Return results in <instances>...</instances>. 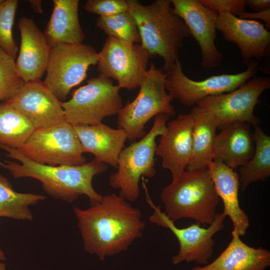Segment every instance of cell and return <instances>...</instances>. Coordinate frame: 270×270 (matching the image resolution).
<instances>
[{"label": "cell", "mask_w": 270, "mask_h": 270, "mask_svg": "<svg viewBox=\"0 0 270 270\" xmlns=\"http://www.w3.org/2000/svg\"><path fill=\"white\" fill-rule=\"evenodd\" d=\"M152 58L141 44L108 36L98 53L97 69L99 75L116 80L120 88L132 90L140 87Z\"/></svg>", "instance_id": "obj_12"}, {"label": "cell", "mask_w": 270, "mask_h": 270, "mask_svg": "<svg viewBox=\"0 0 270 270\" xmlns=\"http://www.w3.org/2000/svg\"><path fill=\"white\" fill-rule=\"evenodd\" d=\"M96 26L111 36L126 43L140 42L139 30L134 18L128 10L108 16H99Z\"/></svg>", "instance_id": "obj_28"}, {"label": "cell", "mask_w": 270, "mask_h": 270, "mask_svg": "<svg viewBox=\"0 0 270 270\" xmlns=\"http://www.w3.org/2000/svg\"><path fill=\"white\" fill-rule=\"evenodd\" d=\"M46 198L42 194L16 192L8 180L0 174V218L32 220L33 215L30 206Z\"/></svg>", "instance_id": "obj_26"}, {"label": "cell", "mask_w": 270, "mask_h": 270, "mask_svg": "<svg viewBox=\"0 0 270 270\" xmlns=\"http://www.w3.org/2000/svg\"><path fill=\"white\" fill-rule=\"evenodd\" d=\"M2 0H0V2H2Z\"/></svg>", "instance_id": "obj_38"}, {"label": "cell", "mask_w": 270, "mask_h": 270, "mask_svg": "<svg viewBox=\"0 0 270 270\" xmlns=\"http://www.w3.org/2000/svg\"><path fill=\"white\" fill-rule=\"evenodd\" d=\"M142 180L146 202L154 211L149 218L150 221L168 229L178 242V252L172 257V264L177 265L183 262L187 263L194 262L198 264H208L214 250L215 244L212 237L224 228L226 216L222 212L216 214L214 220L207 228L196 222L186 228H179L161 210L160 206L154 204L144 178Z\"/></svg>", "instance_id": "obj_8"}, {"label": "cell", "mask_w": 270, "mask_h": 270, "mask_svg": "<svg viewBox=\"0 0 270 270\" xmlns=\"http://www.w3.org/2000/svg\"><path fill=\"white\" fill-rule=\"evenodd\" d=\"M18 0H2L0 2V48L16 58L18 48L12 35Z\"/></svg>", "instance_id": "obj_30"}, {"label": "cell", "mask_w": 270, "mask_h": 270, "mask_svg": "<svg viewBox=\"0 0 270 270\" xmlns=\"http://www.w3.org/2000/svg\"><path fill=\"white\" fill-rule=\"evenodd\" d=\"M270 88L269 76H254L230 92L208 96L196 105L214 115L219 129L235 122L254 126L260 123V118L254 115V108L260 102L259 96Z\"/></svg>", "instance_id": "obj_13"}, {"label": "cell", "mask_w": 270, "mask_h": 270, "mask_svg": "<svg viewBox=\"0 0 270 270\" xmlns=\"http://www.w3.org/2000/svg\"><path fill=\"white\" fill-rule=\"evenodd\" d=\"M86 209L74 212L84 250L101 261L127 250L142 236L145 224L140 210L120 194H110Z\"/></svg>", "instance_id": "obj_1"}, {"label": "cell", "mask_w": 270, "mask_h": 270, "mask_svg": "<svg viewBox=\"0 0 270 270\" xmlns=\"http://www.w3.org/2000/svg\"><path fill=\"white\" fill-rule=\"evenodd\" d=\"M34 126L46 128L66 122L62 102L40 80L24 82L20 90L7 101Z\"/></svg>", "instance_id": "obj_15"}, {"label": "cell", "mask_w": 270, "mask_h": 270, "mask_svg": "<svg viewBox=\"0 0 270 270\" xmlns=\"http://www.w3.org/2000/svg\"><path fill=\"white\" fill-rule=\"evenodd\" d=\"M126 2L139 30L140 44L153 57L160 56L162 69L168 72L179 60L184 39L191 36L188 27L174 12L171 0H156L148 5L136 0Z\"/></svg>", "instance_id": "obj_3"}, {"label": "cell", "mask_w": 270, "mask_h": 270, "mask_svg": "<svg viewBox=\"0 0 270 270\" xmlns=\"http://www.w3.org/2000/svg\"><path fill=\"white\" fill-rule=\"evenodd\" d=\"M85 10L108 16L128 10L126 0H88L84 5Z\"/></svg>", "instance_id": "obj_31"}, {"label": "cell", "mask_w": 270, "mask_h": 270, "mask_svg": "<svg viewBox=\"0 0 270 270\" xmlns=\"http://www.w3.org/2000/svg\"><path fill=\"white\" fill-rule=\"evenodd\" d=\"M220 129L215 138L212 160H220L234 170L244 165L255 149L250 124L235 122Z\"/></svg>", "instance_id": "obj_20"}, {"label": "cell", "mask_w": 270, "mask_h": 270, "mask_svg": "<svg viewBox=\"0 0 270 270\" xmlns=\"http://www.w3.org/2000/svg\"><path fill=\"white\" fill-rule=\"evenodd\" d=\"M174 12L188 27L191 36L198 42L202 53L201 66L216 68L223 54L216 48V24L218 13L203 5L199 0H171Z\"/></svg>", "instance_id": "obj_14"}, {"label": "cell", "mask_w": 270, "mask_h": 270, "mask_svg": "<svg viewBox=\"0 0 270 270\" xmlns=\"http://www.w3.org/2000/svg\"><path fill=\"white\" fill-rule=\"evenodd\" d=\"M20 44L16 68L24 82L40 80L47 68L51 48L32 18L22 16L18 23Z\"/></svg>", "instance_id": "obj_18"}, {"label": "cell", "mask_w": 270, "mask_h": 270, "mask_svg": "<svg viewBox=\"0 0 270 270\" xmlns=\"http://www.w3.org/2000/svg\"><path fill=\"white\" fill-rule=\"evenodd\" d=\"M168 74L151 62L136 97L126 102L118 114V128L124 130L130 142L143 138L146 134V124L156 116L164 114L170 117L175 114L171 104L173 96L166 88Z\"/></svg>", "instance_id": "obj_6"}, {"label": "cell", "mask_w": 270, "mask_h": 270, "mask_svg": "<svg viewBox=\"0 0 270 270\" xmlns=\"http://www.w3.org/2000/svg\"><path fill=\"white\" fill-rule=\"evenodd\" d=\"M6 257L3 252L0 249V261L5 260Z\"/></svg>", "instance_id": "obj_36"}, {"label": "cell", "mask_w": 270, "mask_h": 270, "mask_svg": "<svg viewBox=\"0 0 270 270\" xmlns=\"http://www.w3.org/2000/svg\"><path fill=\"white\" fill-rule=\"evenodd\" d=\"M160 198L174 222L190 218L202 226L214 222L220 200L208 168L184 170L162 189Z\"/></svg>", "instance_id": "obj_4"}, {"label": "cell", "mask_w": 270, "mask_h": 270, "mask_svg": "<svg viewBox=\"0 0 270 270\" xmlns=\"http://www.w3.org/2000/svg\"><path fill=\"white\" fill-rule=\"evenodd\" d=\"M216 26L225 40L237 45L244 64L270 56V32L262 23L224 12L218 13Z\"/></svg>", "instance_id": "obj_16"}, {"label": "cell", "mask_w": 270, "mask_h": 270, "mask_svg": "<svg viewBox=\"0 0 270 270\" xmlns=\"http://www.w3.org/2000/svg\"><path fill=\"white\" fill-rule=\"evenodd\" d=\"M18 150L30 160L48 166H80L86 160L74 126L67 122L36 129Z\"/></svg>", "instance_id": "obj_9"}, {"label": "cell", "mask_w": 270, "mask_h": 270, "mask_svg": "<svg viewBox=\"0 0 270 270\" xmlns=\"http://www.w3.org/2000/svg\"><path fill=\"white\" fill-rule=\"evenodd\" d=\"M98 59L96 50L82 42L58 44L51 48L42 82L60 102H64L72 89L85 80L89 67L97 64Z\"/></svg>", "instance_id": "obj_10"}, {"label": "cell", "mask_w": 270, "mask_h": 270, "mask_svg": "<svg viewBox=\"0 0 270 270\" xmlns=\"http://www.w3.org/2000/svg\"><path fill=\"white\" fill-rule=\"evenodd\" d=\"M260 67L258 62L252 59L242 72L214 75L196 81L184 73L182 63L178 60L168 72L166 88L174 98L178 100L186 106L193 107L205 98L230 92L236 89L256 76Z\"/></svg>", "instance_id": "obj_11"}, {"label": "cell", "mask_w": 270, "mask_h": 270, "mask_svg": "<svg viewBox=\"0 0 270 270\" xmlns=\"http://www.w3.org/2000/svg\"><path fill=\"white\" fill-rule=\"evenodd\" d=\"M190 114L193 120L192 156L186 170L207 169L212 160L217 121L210 112L196 106Z\"/></svg>", "instance_id": "obj_24"}, {"label": "cell", "mask_w": 270, "mask_h": 270, "mask_svg": "<svg viewBox=\"0 0 270 270\" xmlns=\"http://www.w3.org/2000/svg\"><path fill=\"white\" fill-rule=\"evenodd\" d=\"M120 88L108 78L98 75L73 92L62 102L66 122L72 126H94L106 117L118 114L122 107Z\"/></svg>", "instance_id": "obj_7"}, {"label": "cell", "mask_w": 270, "mask_h": 270, "mask_svg": "<svg viewBox=\"0 0 270 270\" xmlns=\"http://www.w3.org/2000/svg\"><path fill=\"white\" fill-rule=\"evenodd\" d=\"M36 128L7 102L0 104V145L20 148Z\"/></svg>", "instance_id": "obj_27"}, {"label": "cell", "mask_w": 270, "mask_h": 270, "mask_svg": "<svg viewBox=\"0 0 270 270\" xmlns=\"http://www.w3.org/2000/svg\"><path fill=\"white\" fill-rule=\"evenodd\" d=\"M53 9L44 34L50 46L82 43L86 34L78 16V0H53Z\"/></svg>", "instance_id": "obj_23"}, {"label": "cell", "mask_w": 270, "mask_h": 270, "mask_svg": "<svg viewBox=\"0 0 270 270\" xmlns=\"http://www.w3.org/2000/svg\"><path fill=\"white\" fill-rule=\"evenodd\" d=\"M0 261V270H6V264L4 262H2Z\"/></svg>", "instance_id": "obj_37"}, {"label": "cell", "mask_w": 270, "mask_h": 270, "mask_svg": "<svg viewBox=\"0 0 270 270\" xmlns=\"http://www.w3.org/2000/svg\"><path fill=\"white\" fill-rule=\"evenodd\" d=\"M74 128L83 153L90 152L96 160L117 168L119 155L127 140L124 130L113 128L102 122L94 126L76 125Z\"/></svg>", "instance_id": "obj_19"}, {"label": "cell", "mask_w": 270, "mask_h": 270, "mask_svg": "<svg viewBox=\"0 0 270 270\" xmlns=\"http://www.w3.org/2000/svg\"><path fill=\"white\" fill-rule=\"evenodd\" d=\"M208 169L216 192L222 201L223 214L230 218L233 230L240 236H244L250 221L240 206L238 194L240 183L238 173L218 160H212Z\"/></svg>", "instance_id": "obj_21"}, {"label": "cell", "mask_w": 270, "mask_h": 270, "mask_svg": "<svg viewBox=\"0 0 270 270\" xmlns=\"http://www.w3.org/2000/svg\"><path fill=\"white\" fill-rule=\"evenodd\" d=\"M24 83L17 70L15 58L0 48V102L10 100Z\"/></svg>", "instance_id": "obj_29"}, {"label": "cell", "mask_w": 270, "mask_h": 270, "mask_svg": "<svg viewBox=\"0 0 270 270\" xmlns=\"http://www.w3.org/2000/svg\"><path fill=\"white\" fill-rule=\"evenodd\" d=\"M255 144L252 158L239 167V178L242 190L252 183L264 182L270 176V137L258 125L252 133Z\"/></svg>", "instance_id": "obj_25"}, {"label": "cell", "mask_w": 270, "mask_h": 270, "mask_svg": "<svg viewBox=\"0 0 270 270\" xmlns=\"http://www.w3.org/2000/svg\"><path fill=\"white\" fill-rule=\"evenodd\" d=\"M33 10L38 14H42L43 10L42 8V1L40 0H28Z\"/></svg>", "instance_id": "obj_35"}, {"label": "cell", "mask_w": 270, "mask_h": 270, "mask_svg": "<svg viewBox=\"0 0 270 270\" xmlns=\"http://www.w3.org/2000/svg\"><path fill=\"white\" fill-rule=\"evenodd\" d=\"M0 148L6 152V156L20 162L0 160V167L9 171L16 178H32L38 180L45 192L56 200L72 202L79 196L85 195L92 205L102 198L103 196L94 190L92 180L95 176L107 170L104 163L94 159L80 166H48L30 160L16 148L4 145H0Z\"/></svg>", "instance_id": "obj_2"}, {"label": "cell", "mask_w": 270, "mask_h": 270, "mask_svg": "<svg viewBox=\"0 0 270 270\" xmlns=\"http://www.w3.org/2000/svg\"><path fill=\"white\" fill-rule=\"evenodd\" d=\"M245 6L256 12H260L270 9V0H244Z\"/></svg>", "instance_id": "obj_34"}, {"label": "cell", "mask_w": 270, "mask_h": 270, "mask_svg": "<svg viewBox=\"0 0 270 270\" xmlns=\"http://www.w3.org/2000/svg\"><path fill=\"white\" fill-rule=\"evenodd\" d=\"M168 118L164 114L156 116L149 132L140 140L124 147L119 155L117 171L110 175L109 184L120 190V195L128 202H134L139 197L140 179L156 175V140L164 134Z\"/></svg>", "instance_id": "obj_5"}, {"label": "cell", "mask_w": 270, "mask_h": 270, "mask_svg": "<svg viewBox=\"0 0 270 270\" xmlns=\"http://www.w3.org/2000/svg\"><path fill=\"white\" fill-rule=\"evenodd\" d=\"M238 18L246 20L260 19L266 23V28L268 30L270 28V9L264 11L255 12H243L238 14Z\"/></svg>", "instance_id": "obj_33"}, {"label": "cell", "mask_w": 270, "mask_h": 270, "mask_svg": "<svg viewBox=\"0 0 270 270\" xmlns=\"http://www.w3.org/2000/svg\"><path fill=\"white\" fill-rule=\"evenodd\" d=\"M205 6L218 13L228 12L236 16L244 12V0H199Z\"/></svg>", "instance_id": "obj_32"}, {"label": "cell", "mask_w": 270, "mask_h": 270, "mask_svg": "<svg viewBox=\"0 0 270 270\" xmlns=\"http://www.w3.org/2000/svg\"><path fill=\"white\" fill-rule=\"evenodd\" d=\"M193 120L190 114H180L166 124L156 154L162 160V167L168 170L172 180L187 168L192 156Z\"/></svg>", "instance_id": "obj_17"}, {"label": "cell", "mask_w": 270, "mask_h": 270, "mask_svg": "<svg viewBox=\"0 0 270 270\" xmlns=\"http://www.w3.org/2000/svg\"><path fill=\"white\" fill-rule=\"evenodd\" d=\"M228 245L212 262L192 270H265L270 265V252L244 242L238 233L232 232Z\"/></svg>", "instance_id": "obj_22"}]
</instances>
